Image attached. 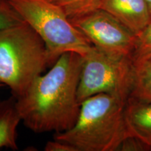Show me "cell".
Instances as JSON below:
<instances>
[{"mask_svg":"<svg viewBox=\"0 0 151 151\" xmlns=\"http://www.w3.org/2000/svg\"><path fill=\"white\" fill-rule=\"evenodd\" d=\"M83 61L76 52H65L16 99L25 127L35 133H60L74 125L80 111L77 91Z\"/></svg>","mask_w":151,"mask_h":151,"instance_id":"obj_1","label":"cell"},{"mask_svg":"<svg viewBox=\"0 0 151 151\" xmlns=\"http://www.w3.org/2000/svg\"><path fill=\"white\" fill-rule=\"evenodd\" d=\"M63 9L69 18L97 9L99 0H50Z\"/></svg>","mask_w":151,"mask_h":151,"instance_id":"obj_11","label":"cell"},{"mask_svg":"<svg viewBox=\"0 0 151 151\" xmlns=\"http://www.w3.org/2000/svg\"><path fill=\"white\" fill-rule=\"evenodd\" d=\"M98 9L106 11L137 37L151 19L146 0H99Z\"/></svg>","mask_w":151,"mask_h":151,"instance_id":"obj_7","label":"cell"},{"mask_svg":"<svg viewBox=\"0 0 151 151\" xmlns=\"http://www.w3.org/2000/svg\"><path fill=\"white\" fill-rule=\"evenodd\" d=\"M46 151H78L76 148L65 141L58 139L49 141L47 142L44 148Z\"/></svg>","mask_w":151,"mask_h":151,"instance_id":"obj_15","label":"cell"},{"mask_svg":"<svg viewBox=\"0 0 151 151\" xmlns=\"http://www.w3.org/2000/svg\"><path fill=\"white\" fill-rule=\"evenodd\" d=\"M9 1L43 41L51 66L65 52H74L84 57L93 48L65 11L50 0Z\"/></svg>","mask_w":151,"mask_h":151,"instance_id":"obj_4","label":"cell"},{"mask_svg":"<svg viewBox=\"0 0 151 151\" xmlns=\"http://www.w3.org/2000/svg\"><path fill=\"white\" fill-rule=\"evenodd\" d=\"M134 77L130 96L151 101V58L134 65Z\"/></svg>","mask_w":151,"mask_h":151,"instance_id":"obj_10","label":"cell"},{"mask_svg":"<svg viewBox=\"0 0 151 151\" xmlns=\"http://www.w3.org/2000/svg\"><path fill=\"white\" fill-rule=\"evenodd\" d=\"M127 100L106 93L94 94L80 104L78 119L71 129L55 133L78 151L119 150L127 137L124 110Z\"/></svg>","mask_w":151,"mask_h":151,"instance_id":"obj_2","label":"cell"},{"mask_svg":"<svg viewBox=\"0 0 151 151\" xmlns=\"http://www.w3.org/2000/svg\"><path fill=\"white\" fill-rule=\"evenodd\" d=\"M151 58V19L143 32L137 37L136 50L132 57L134 65Z\"/></svg>","mask_w":151,"mask_h":151,"instance_id":"obj_13","label":"cell"},{"mask_svg":"<svg viewBox=\"0 0 151 151\" xmlns=\"http://www.w3.org/2000/svg\"><path fill=\"white\" fill-rule=\"evenodd\" d=\"M25 22L9 2V0H0V31L20 25Z\"/></svg>","mask_w":151,"mask_h":151,"instance_id":"obj_12","label":"cell"},{"mask_svg":"<svg viewBox=\"0 0 151 151\" xmlns=\"http://www.w3.org/2000/svg\"><path fill=\"white\" fill-rule=\"evenodd\" d=\"M124 118L127 137L135 138L151 150V101L129 96L124 106Z\"/></svg>","mask_w":151,"mask_h":151,"instance_id":"obj_8","label":"cell"},{"mask_svg":"<svg viewBox=\"0 0 151 151\" xmlns=\"http://www.w3.org/2000/svg\"><path fill=\"white\" fill-rule=\"evenodd\" d=\"M83 58L77 91L79 104L99 93L128 99L134 77V66L131 59L109 55L94 46Z\"/></svg>","mask_w":151,"mask_h":151,"instance_id":"obj_5","label":"cell"},{"mask_svg":"<svg viewBox=\"0 0 151 151\" xmlns=\"http://www.w3.org/2000/svg\"><path fill=\"white\" fill-rule=\"evenodd\" d=\"M146 1L147 4H148V6L150 12H151V0H146Z\"/></svg>","mask_w":151,"mask_h":151,"instance_id":"obj_16","label":"cell"},{"mask_svg":"<svg viewBox=\"0 0 151 151\" xmlns=\"http://www.w3.org/2000/svg\"><path fill=\"white\" fill-rule=\"evenodd\" d=\"M69 19L96 48L109 55L132 60L137 36L106 11L94 9Z\"/></svg>","mask_w":151,"mask_h":151,"instance_id":"obj_6","label":"cell"},{"mask_svg":"<svg viewBox=\"0 0 151 151\" xmlns=\"http://www.w3.org/2000/svg\"><path fill=\"white\" fill-rule=\"evenodd\" d=\"M119 150L123 151H137V150H149L146 146L142 142L133 137H126L120 145Z\"/></svg>","mask_w":151,"mask_h":151,"instance_id":"obj_14","label":"cell"},{"mask_svg":"<svg viewBox=\"0 0 151 151\" xmlns=\"http://www.w3.org/2000/svg\"><path fill=\"white\" fill-rule=\"evenodd\" d=\"M14 96L0 101V149H18L17 128L22 121Z\"/></svg>","mask_w":151,"mask_h":151,"instance_id":"obj_9","label":"cell"},{"mask_svg":"<svg viewBox=\"0 0 151 151\" xmlns=\"http://www.w3.org/2000/svg\"><path fill=\"white\" fill-rule=\"evenodd\" d=\"M51 66L44 42L26 22L0 31V86L21 97Z\"/></svg>","mask_w":151,"mask_h":151,"instance_id":"obj_3","label":"cell"}]
</instances>
